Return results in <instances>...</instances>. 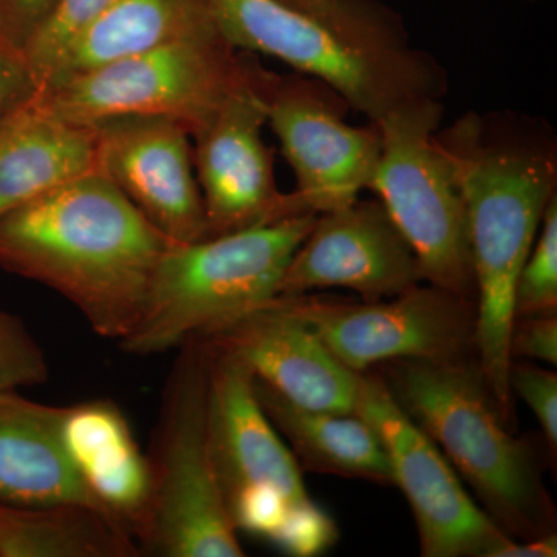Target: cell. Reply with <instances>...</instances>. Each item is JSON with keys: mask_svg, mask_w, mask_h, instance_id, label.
Wrapping results in <instances>:
<instances>
[{"mask_svg": "<svg viewBox=\"0 0 557 557\" xmlns=\"http://www.w3.org/2000/svg\"><path fill=\"white\" fill-rule=\"evenodd\" d=\"M61 438L104 515L137 544L148 516L150 471L126 413L108 398L64 406Z\"/></svg>", "mask_w": 557, "mask_h": 557, "instance_id": "e0dca14e", "label": "cell"}, {"mask_svg": "<svg viewBox=\"0 0 557 557\" xmlns=\"http://www.w3.org/2000/svg\"><path fill=\"white\" fill-rule=\"evenodd\" d=\"M270 75L260 64L255 76L190 134L208 237L313 214L295 193L277 188L273 149L262 137Z\"/></svg>", "mask_w": 557, "mask_h": 557, "instance_id": "7c38bea8", "label": "cell"}, {"mask_svg": "<svg viewBox=\"0 0 557 557\" xmlns=\"http://www.w3.org/2000/svg\"><path fill=\"white\" fill-rule=\"evenodd\" d=\"M350 110L321 81L271 72L267 124L296 178L302 207L313 214L346 207L369 189L383 148L379 124L351 126Z\"/></svg>", "mask_w": 557, "mask_h": 557, "instance_id": "8fae6325", "label": "cell"}, {"mask_svg": "<svg viewBox=\"0 0 557 557\" xmlns=\"http://www.w3.org/2000/svg\"><path fill=\"white\" fill-rule=\"evenodd\" d=\"M150 435V500L137 539L141 556L242 557L208 432L211 348L196 338L177 348Z\"/></svg>", "mask_w": 557, "mask_h": 557, "instance_id": "5b68a950", "label": "cell"}, {"mask_svg": "<svg viewBox=\"0 0 557 557\" xmlns=\"http://www.w3.org/2000/svg\"><path fill=\"white\" fill-rule=\"evenodd\" d=\"M288 9L370 46H410L401 17L380 0H277Z\"/></svg>", "mask_w": 557, "mask_h": 557, "instance_id": "603a6c76", "label": "cell"}, {"mask_svg": "<svg viewBox=\"0 0 557 557\" xmlns=\"http://www.w3.org/2000/svg\"><path fill=\"white\" fill-rule=\"evenodd\" d=\"M97 170L172 244L207 239L208 220L185 124L119 116L97 124Z\"/></svg>", "mask_w": 557, "mask_h": 557, "instance_id": "4fadbf2b", "label": "cell"}, {"mask_svg": "<svg viewBox=\"0 0 557 557\" xmlns=\"http://www.w3.org/2000/svg\"><path fill=\"white\" fill-rule=\"evenodd\" d=\"M398 405L478 493L505 533L528 541L555 531L556 511L533 449L512 435L479 364L401 359L387 362Z\"/></svg>", "mask_w": 557, "mask_h": 557, "instance_id": "3957f363", "label": "cell"}, {"mask_svg": "<svg viewBox=\"0 0 557 557\" xmlns=\"http://www.w3.org/2000/svg\"><path fill=\"white\" fill-rule=\"evenodd\" d=\"M203 339L295 405L355 413L359 373L341 364L278 296Z\"/></svg>", "mask_w": 557, "mask_h": 557, "instance_id": "9a60e30c", "label": "cell"}, {"mask_svg": "<svg viewBox=\"0 0 557 557\" xmlns=\"http://www.w3.org/2000/svg\"><path fill=\"white\" fill-rule=\"evenodd\" d=\"M435 137L456 171L467 205L478 364L491 397L512 428L509 336L516 319V285L545 209L557 194L556 143L539 121L475 112L465 113Z\"/></svg>", "mask_w": 557, "mask_h": 557, "instance_id": "6da1fadb", "label": "cell"}, {"mask_svg": "<svg viewBox=\"0 0 557 557\" xmlns=\"http://www.w3.org/2000/svg\"><path fill=\"white\" fill-rule=\"evenodd\" d=\"M256 54L234 49L222 33L175 40L35 90L51 115L94 127L119 116H166L199 129L234 91L255 76Z\"/></svg>", "mask_w": 557, "mask_h": 557, "instance_id": "52a82bcc", "label": "cell"}, {"mask_svg": "<svg viewBox=\"0 0 557 557\" xmlns=\"http://www.w3.org/2000/svg\"><path fill=\"white\" fill-rule=\"evenodd\" d=\"M57 0H9L10 9L13 10V20L16 22L13 30V40L17 46L32 38L33 33L38 30L40 24L49 17Z\"/></svg>", "mask_w": 557, "mask_h": 557, "instance_id": "f546056e", "label": "cell"}, {"mask_svg": "<svg viewBox=\"0 0 557 557\" xmlns=\"http://www.w3.org/2000/svg\"><path fill=\"white\" fill-rule=\"evenodd\" d=\"M509 386L537 418L549 449H557V375L533 364L511 362Z\"/></svg>", "mask_w": 557, "mask_h": 557, "instance_id": "4316f807", "label": "cell"}, {"mask_svg": "<svg viewBox=\"0 0 557 557\" xmlns=\"http://www.w3.org/2000/svg\"><path fill=\"white\" fill-rule=\"evenodd\" d=\"M172 242L94 170L0 219V269L62 296L101 338H126Z\"/></svg>", "mask_w": 557, "mask_h": 557, "instance_id": "7a4b0ae2", "label": "cell"}, {"mask_svg": "<svg viewBox=\"0 0 557 557\" xmlns=\"http://www.w3.org/2000/svg\"><path fill=\"white\" fill-rule=\"evenodd\" d=\"M220 32L209 0H116L79 32L36 90L175 40Z\"/></svg>", "mask_w": 557, "mask_h": 557, "instance_id": "ffe728a7", "label": "cell"}, {"mask_svg": "<svg viewBox=\"0 0 557 557\" xmlns=\"http://www.w3.org/2000/svg\"><path fill=\"white\" fill-rule=\"evenodd\" d=\"M255 381L256 397L271 424L287 440L307 471L394 485L386 448L368 421L357 413L302 408Z\"/></svg>", "mask_w": 557, "mask_h": 557, "instance_id": "44dd1931", "label": "cell"}, {"mask_svg": "<svg viewBox=\"0 0 557 557\" xmlns=\"http://www.w3.org/2000/svg\"><path fill=\"white\" fill-rule=\"evenodd\" d=\"M208 432L226 508L236 494L276 490L311 504L296 457L263 412L251 372L209 343Z\"/></svg>", "mask_w": 557, "mask_h": 557, "instance_id": "2e32d148", "label": "cell"}, {"mask_svg": "<svg viewBox=\"0 0 557 557\" xmlns=\"http://www.w3.org/2000/svg\"><path fill=\"white\" fill-rule=\"evenodd\" d=\"M116 0H57L38 30L22 47L25 61L38 87L73 38Z\"/></svg>", "mask_w": 557, "mask_h": 557, "instance_id": "cb8c5ba5", "label": "cell"}, {"mask_svg": "<svg viewBox=\"0 0 557 557\" xmlns=\"http://www.w3.org/2000/svg\"><path fill=\"white\" fill-rule=\"evenodd\" d=\"M557 310V194L549 201L533 248L516 285V318L556 313Z\"/></svg>", "mask_w": 557, "mask_h": 557, "instance_id": "d4e9b609", "label": "cell"}, {"mask_svg": "<svg viewBox=\"0 0 557 557\" xmlns=\"http://www.w3.org/2000/svg\"><path fill=\"white\" fill-rule=\"evenodd\" d=\"M509 355L515 358L557 364V317L556 313L518 317L509 336Z\"/></svg>", "mask_w": 557, "mask_h": 557, "instance_id": "83f0119b", "label": "cell"}, {"mask_svg": "<svg viewBox=\"0 0 557 557\" xmlns=\"http://www.w3.org/2000/svg\"><path fill=\"white\" fill-rule=\"evenodd\" d=\"M355 413L386 448L394 486L409 502L424 557H493L511 541L465 490L456 469L409 413L386 381L359 373Z\"/></svg>", "mask_w": 557, "mask_h": 557, "instance_id": "30bf717a", "label": "cell"}, {"mask_svg": "<svg viewBox=\"0 0 557 557\" xmlns=\"http://www.w3.org/2000/svg\"><path fill=\"white\" fill-rule=\"evenodd\" d=\"M49 380V364L38 341L14 314L0 310V392L38 386Z\"/></svg>", "mask_w": 557, "mask_h": 557, "instance_id": "484cf974", "label": "cell"}, {"mask_svg": "<svg viewBox=\"0 0 557 557\" xmlns=\"http://www.w3.org/2000/svg\"><path fill=\"white\" fill-rule=\"evenodd\" d=\"M442 119V100H421L380 121L383 148L369 190L412 248L423 281L475 300L467 205L435 137Z\"/></svg>", "mask_w": 557, "mask_h": 557, "instance_id": "ba28073f", "label": "cell"}, {"mask_svg": "<svg viewBox=\"0 0 557 557\" xmlns=\"http://www.w3.org/2000/svg\"><path fill=\"white\" fill-rule=\"evenodd\" d=\"M355 373L401 359L458 361L474 348L475 302L434 285L394 298L346 302L278 296Z\"/></svg>", "mask_w": 557, "mask_h": 557, "instance_id": "9c48e42d", "label": "cell"}, {"mask_svg": "<svg viewBox=\"0 0 557 557\" xmlns=\"http://www.w3.org/2000/svg\"><path fill=\"white\" fill-rule=\"evenodd\" d=\"M62 413L64 406L42 405L17 391L0 392V502L83 505L110 520L65 453Z\"/></svg>", "mask_w": 557, "mask_h": 557, "instance_id": "ac0fdd59", "label": "cell"}, {"mask_svg": "<svg viewBox=\"0 0 557 557\" xmlns=\"http://www.w3.org/2000/svg\"><path fill=\"white\" fill-rule=\"evenodd\" d=\"M97 170V132L51 115L35 91L0 115V219Z\"/></svg>", "mask_w": 557, "mask_h": 557, "instance_id": "d6986e66", "label": "cell"}, {"mask_svg": "<svg viewBox=\"0 0 557 557\" xmlns=\"http://www.w3.org/2000/svg\"><path fill=\"white\" fill-rule=\"evenodd\" d=\"M137 544L83 505L0 502V557H138Z\"/></svg>", "mask_w": 557, "mask_h": 557, "instance_id": "7402d4cb", "label": "cell"}, {"mask_svg": "<svg viewBox=\"0 0 557 557\" xmlns=\"http://www.w3.org/2000/svg\"><path fill=\"white\" fill-rule=\"evenodd\" d=\"M557 556V536L553 533L544 534L528 541L511 539L504 547L498 548L493 557H555Z\"/></svg>", "mask_w": 557, "mask_h": 557, "instance_id": "4dcf8cb0", "label": "cell"}, {"mask_svg": "<svg viewBox=\"0 0 557 557\" xmlns=\"http://www.w3.org/2000/svg\"><path fill=\"white\" fill-rule=\"evenodd\" d=\"M36 90L21 47L0 38V115Z\"/></svg>", "mask_w": 557, "mask_h": 557, "instance_id": "f1b7e54d", "label": "cell"}, {"mask_svg": "<svg viewBox=\"0 0 557 557\" xmlns=\"http://www.w3.org/2000/svg\"><path fill=\"white\" fill-rule=\"evenodd\" d=\"M0 38L10 39L9 35H7L5 27H3L2 14H0ZM11 42H13V40H11Z\"/></svg>", "mask_w": 557, "mask_h": 557, "instance_id": "1f68e13d", "label": "cell"}, {"mask_svg": "<svg viewBox=\"0 0 557 557\" xmlns=\"http://www.w3.org/2000/svg\"><path fill=\"white\" fill-rule=\"evenodd\" d=\"M423 282L416 255L379 199L317 215L278 285V296L347 288L362 300L394 298Z\"/></svg>", "mask_w": 557, "mask_h": 557, "instance_id": "5bb4252c", "label": "cell"}, {"mask_svg": "<svg viewBox=\"0 0 557 557\" xmlns=\"http://www.w3.org/2000/svg\"><path fill=\"white\" fill-rule=\"evenodd\" d=\"M209 2L234 49L321 81L372 123L409 102L443 100L448 91L445 69L428 51L357 42L277 0Z\"/></svg>", "mask_w": 557, "mask_h": 557, "instance_id": "8992f818", "label": "cell"}, {"mask_svg": "<svg viewBox=\"0 0 557 557\" xmlns=\"http://www.w3.org/2000/svg\"><path fill=\"white\" fill-rule=\"evenodd\" d=\"M317 215L172 244L157 267L138 321L120 347L134 357L177 350L277 298L289 260Z\"/></svg>", "mask_w": 557, "mask_h": 557, "instance_id": "277c9868", "label": "cell"}]
</instances>
